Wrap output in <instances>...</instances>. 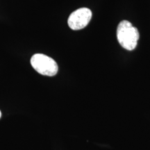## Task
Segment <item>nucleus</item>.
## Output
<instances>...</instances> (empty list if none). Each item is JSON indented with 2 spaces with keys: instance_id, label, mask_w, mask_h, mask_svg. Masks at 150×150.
<instances>
[{
  "instance_id": "obj_1",
  "label": "nucleus",
  "mask_w": 150,
  "mask_h": 150,
  "mask_svg": "<svg viewBox=\"0 0 150 150\" xmlns=\"http://www.w3.org/2000/svg\"><path fill=\"white\" fill-rule=\"evenodd\" d=\"M139 31L130 22L122 20L117 28V38L120 45L125 50L131 51L136 47L139 40Z\"/></svg>"
},
{
  "instance_id": "obj_2",
  "label": "nucleus",
  "mask_w": 150,
  "mask_h": 150,
  "mask_svg": "<svg viewBox=\"0 0 150 150\" xmlns=\"http://www.w3.org/2000/svg\"><path fill=\"white\" fill-rule=\"evenodd\" d=\"M31 64L36 72L44 76H55L59 70L56 62L42 54H34L31 59Z\"/></svg>"
},
{
  "instance_id": "obj_3",
  "label": "nucleus",
  "mask_w": 150,
  "mask_h": 150,
  "mask_svg": "<svg viewBox=\"0 0 150 150\" xmlns=\"http://www.w3.org/2000/svg\"><path fill=\"white\" fill-rule=\"evenodd\" d=\"M92 18V12L88 8H81L70 14L67 24L71 29L80 30L88 24Z\"/></svg>"
},
{
  "instance_id": "obj_4",
  "label": "nucleus",
  "mask_w": 150,
  "mask_h": 150,
  "mask_svg": "<svg viewBox=\"0 0 150 150\" xmlns=\"http://www.w3.org/2000/svg\"><path fill=\"white\" fill-rule=\"evenodd\" d=\"M1 112L0 111V118H1Z\"/></svg>"
}]
</instances>
